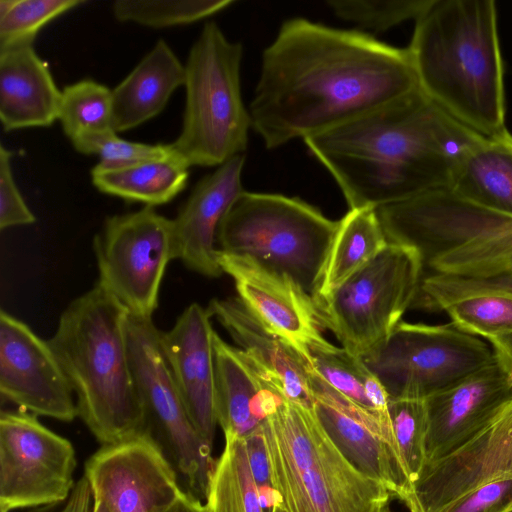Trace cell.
<instances>
[{
  "label": "cell",
  "instance_id": "cell-1",
  "mask_svg": "<svg viewBox=\"0 0 512 512\" xmlns=\"http://www.w3.org/2000/svg\"><path fill=\"white\" fill-rule=\"evenodd\" d=\"M419 89L408 48L296 17L261 59L248 110L267 149L335 129Z\"/></svg>",
  "mask_w": 512,
  "mask_h": 512
},
{
  "label": "cell",
  "instance_id": "cell-2",
  "mask_svg": "<svg viewBox=\"0 0 512 512\" xmlns=\"http://www.w3.org/2000/svg\"><path fill=\"white\" fill-rule=\"evenodd\" d=\"M485 138L419 88L303 141L335 179L349 209H378L450 188L464 158Z\"/></svg>",
  "mask_w": 512,
  "mask_h": 512
},
{
  "label": "cell",
  "instance_id": "cell-3",
  "mask_svg": "<svg viewBox=\"0 0 512 512\" xmlns=\"http://www.w3.org/2000/svg\"><path fill=\"white\" fill-rule=\"evenodd\" d=\"M407 48L430 100L485 137L506 130L495 1L432 0Z\"/></svg>",
  "mask_w": 512,
  "mask_h": 512
},
{
  "label": "cell",
  "instance_id": "cell-4",
  "mask_svg": "<svg viewBox=\"0 0 512 512\" xmlns=\"http://www.w3.org/2000/svg\"><path fill=\"white\" fill-rule=\"evenodd\" d=\"M129 315L96 282L65 308L47 340L73 390L78 416L103 445L146 433L129 357Z\"/></svg>",
  "mask_w": 512,
  "mask_h": 512
},
{
  "label": "cell",
  "instance_id": "cell-5",
  "mask_svg": "<svg viewBox=\"0 0 512 512\" xmlns=\"http://www.w3.org/2000/svg\"><path fill=\"white\" fill-rule=\"evenodd\" d=\"M261 431L283 512H390L391 492L344 455L313 407L284 399Z\"/></svg>",
  "mask_w": 512,
  "mask_h": 512
},
{
  "label": "cell",
  "instance_id": "cell-6",
  "mask_svg": "<svg viewBox=\"0 0 512 512\" xmlns=\"http://www.w3.org/2000/svg\"><path fill=\"white\" fill-rule=\"evenodd\" d=\"M338 221L297 197L243 191L218 229V250L286 276L312 297Z\"/></svg>",
  "mask_w": 512,
  "mask_h": 512
},
{
  "label": "cell",
  "instance_id": "cell-7",
  "mask_svg": "<svg viewBox=\"0 0 512 512\" xmlns=\"http://www.w3.org/2000/svg\"><path fill=\"white\" fill-rule=\"evenodd\" d=\"M243 47L230 41L215 22H207L185 65L186 101L174 152L189 166H220L242 155L251 126L242 100Z\"/></svg>",
  "mask_w": 512,
  "mask_h": 512
},
{
  "label": "cell",
  "instance_id": "cell-8",
  "mask_svg": "<svg viewBox=\"0 0 512 512\" xmlns=\"http://www.w3.org/2000/svg\"><path fill=\"white\" fill-rule=\"evenodd\" d=\"M424 264L412 247L388 243L368 264L315 305L324 328L363 357L382 343L412 307Z\"/></svg>",
  "mask_w": 512,
  "mask_h": 512
},
{
  "label": "cell",
  "instance_id": "cell-9",
  "mask_svg": "<svg viewBox=\"0 0 512 512\" xmlns=\"http://www.w3.org/2000/svg\"><path fill=\"white\" fill-rule=\"evenodd\" d=\"M410 244L431 273L469 279L512 277V216L452 190L425 204Z\"/></svg>",
  "mask_w": 512,
  "mask_h": 512
},
{
  "label": "cell",
  "instance_id": "cell-10",
  "mask_svg": "<svg viewBox=\"0 0 512 512\" xmlns=\"http://www.w3.org/2000/svg\"><path fill=\"white\" fill-rule=\"evenodd\" d=\"M389 399L420 398L453 385L492 363L491 345L448 324L401 321L378 346L361 357Z\"/></svg>",
  "mask_w": 512,
  "mask_h": 512
},
{
  "label": "cell",
  "instance_id": "cell-11",
  "mask_svg": "<svg viewBox=\"0 0 512 512\" xmlns=\"http://www.w3.org/2000/svg\"><path fill=\"white\" fill-rule=\"evenodd\" d=\"M131 367L145 415L146 433L160 445L188 492L205 500L216 460L192 424L160 346L152 318L130 314L126 325Z\"/></svg>",
  "mask_w": 512,
  "mask_h": 512
},
{
  "label": "cell",
  "instance_id": "cell-12",
  "mask_svg": "<svg viewBox=\"0 0 512 512\" xmlns=\"http://www.w3.org/2000/svg\"><path fill=\"white\" fill-rule=\"evenodd\" d=\"M93 248L97 283L130 314L152 318L166 266L174 259L172 219L149 206L107 217Z\"/></svg>",
  "mask_w": 512,
  "mask_h": 512
},
{
  "label": "cell",
  "instance_id": "cell-13",
  "mask_svg": "<svg viewBox=\"0 0 512 512\" xmlns=\"http://www.w3.org/2000/svg\"><path fill=\"white\" fill-rule=\"evenodd\" d=\"M76 454L66 438L27 411L0 414V512L64 502L74 486Z\"/></svg>",
  "mask_w": 512,
  "mask_h": 512
},
{
  "label": "cell",
  "instance_id": "cell-14",
  "mask_svg": "<svg viewBox=\"0 0 512 512\" xmlns=\"http://www.w3.org/2000/svg\"><path fill=\"white\" fill-rule=\"evenodd\" d=\"M93 498L110 512H154L183 491L178 473L149 434L103 445L85 463Z\"/></svg>",
  "mask_w": 512,
  "mask_h": 512
},
{
  "label": "cell",
  "instance_id": "cell-15",
  "mask_svg": "<svg viewBox=\"0 0 512 512\" xmlns=\"http://www.w3.org/2000/svg\"><path fill=\"white\" fill-rule=\"evenodd\" d=\"M2 400L36 416L71 422L78 416L73 390L48 341L5 310L0 312Z\"/></svg>",
  "mask_w": 512,
  "mask_h": 512
},
{
  "label": "cell",
  "instance_id": "cell-16",
  "mask_svg": "<svg viewBox=\"0 0 512 512\" xmlns=\"http://www.w3.org/2000/svg\"><path fill=\"white\" fill-rule=\"evenodd\" d=\"M512 478V398L466 443L425 464L413 512H440L469 491Z\"/></svg>",
  "mask_w": 512,
  "mask_h": 512
},
{
  "label": "cell",
  "instance_id": "cell-17",
  "mask_svg": "<svg viewBox=\"0 0 512 512\" xmlns=\"http://www.w3.org/2000/svg\"><path fill=\"white\" fill-rule=\"evenodd\" d=\"M313 409L344 455L362 472L385 484L412 512L414 486L402 472L388 425L326 386L309 372Z\"/></svg>",
  "mask_w": 512,
  "mask_h": 512
},
{
  "label": "cell",
  "instance_id": "cell-18",
  "mask_svg": "<svg viewBox=\"0 0 512 512\" xmlns=\"http://www.w3.org/2000/svg\"><path fill=\"white\" fill-rule=\"evenodd\" d=\"M217 261L249 312L305 358L310 349L327 341L313 297L291 279L219 250Z\"/></svg>",
  "mask_w": 512,
  "mask_h": 512
},
{
  "label": "cell",
  "instance_id": "cell-19",
  "mask_svg": "<svg viewBox=\"0 0 512 512\" xmlns=\"http://www.w3.org/2000/svg\"><path fill=\"white\" fill-rule=\"evenodd\" d=\"M511 398L512 374L496 357L492 363L426 398V463L466 443Z\"/></svg>",
  "mask_w": 512,
  "mask_h": 512
},
{
  "label": "cell",
  "instance_id": "cell-20",
  "mask_svg": "<svg viewBox=\"0 0 512 512\" xmlns=\"http://www.w3.org/2000/svg\"><path fill=\"white\" fill-rule=\"evenodd\" d=\"M211 318L207 308L190 304L171 329L160 330V346L192 424L213 445L217 420Z\"/></svg>",
  "mask_w": 512,
  "mask_h": 512
},
{
  "label": "cell",
  "instance_id": "cell-21",
  "mask_svg": "<svg viewBox=\"0 0 512 512\" xmlns=\"http://www.w3.org/2000/svg\"><path fill=\"white\" fill-rule=\"evenodd\" d=\"M244 155H237L203 177L172 219L174 259L209 278L223 271L217 261V233L221 221L244 191Z\"/></svg>",
  "mask_w": 512,
  "mask_h": 512
},
{
  "label": "cell",
  "instance_id": "cell-22",
  "mask_svg": "<svg viewBox=\"0 0 512 512\" xmlns=\"http://www.w3.org/2000/svg\"><path fill=\"white\" fill-rule=\"evenodd\" d=\"M207 309L285 399L313 407L307 361L295 347L264 327L238 297L212 299Z\"/></svg>",
  "mask_w": 512,
  "mask_h": 512
},
{
  "label": "cell",
  "instance_id": "cell-23",
  "mask_svg": "<svg viewBox=\"0 0 512 512\" xmlns=\"http://www.w3.org/2000/svg\"><path fill=\"white\" fill-rule=\"evenodd\" d=\"M213 347L217 424L224 434L245 437L285 398L241 349L216 332Z\"/></svg>",
  "mask_w": 512,
  "mask_h": 512
},
{
  "label": "cell",
  "instance_id": "cell-24",
  "mask_svg": "<svg viewBox=\"0 0 512 512\" xmlns=\"http://www.w3.org/2000/svg\"><path fill=\"white\" fill-rule=\"evenodd\" d=\"M61 91L33 45L0 51V120L4 131L58 120Z\"/></svg>",
  "mask_w": 512,
  "mask_h": 512
},
{
  "label": "cell",
  "instance_id": "cell-25",
  "mask_svg": "<svg viewBox=\"0 0 512 512\" xmlns=\"http://www.w3.org/2000/svg\"><path fill=\"white\" fill-rule=\"evenodd\" d=\"M185 65L159 39L133 70L112 89V129L124 132L163 111L173 92L185 84Z\"/></svg>",
  "mask_w": 512,
  "mask_h": 512
},
{
  "label": "cell",
  "instance_id": "cell-26",
  "mask_svg": "<svg viewBox=\"0 0 512 512\" xmlns=\"http://www.w3.org/2000/svg\"><path fill=\"white\" fill-rule=\"evenodd\" d=\"M189 166L174 152L126 165L96 164L93 185L102 193L154 207L170 202L185 187Z\"/></svg>",
  "mask_w": 512,
  "mask_h": 512
},
{
  "label": "cell",
  "instance_id": "cell-27",
  "mask_svg": "<svg viewBox=\"0 0 512 512\" xmlns=\"http://www.w3.org/2000/svg\"><path fill=\"white\" fill-rule=\"evenodd\" d=\"M480 206L512 216V135L486 137L459 166L450 187Z\"/></svg>",
  "mask_w": 512,
  "mask_h": 512
},
{
  "label": "cell",
  "instance_id": "cell-28",
  "mask_svg": "<svg viewBox=\"0 0 512 512\" xmlns=\"http://www.w3.org/2000/svg\"><path fill=\"white\" fill-rule=\"evenodd\" d=\"M388 245L376 209L358 208L338 220L313 300L328 297Z\"/></svg>",
  "mask_w": 512,
  "mask_h": 512
},
{
  "label": "cell",
  "instance_id": "cell-29",
  "mask_svg": "<svg viewBox=\"0 0 512 512\" xmlns=\"http://www.w3.org/2000/svg\"><path fill=\"white\" fill-rule=\"evenodd\" d=\"M308 370L334 392L389 422V396L363 359L326 341L309 350Z\"/></svg>",
  "mask_w": 512,
  "mask_h": 512
},
{
  "label": "cell",
  "instance_id": "cell-30",
  "mask_svg": "<svg viewBox=\"0 0 512 512\" xmlns=\"http://www.w3.org/2000/svg\"><path fill=\"white\" fill-rule=\"evenodd\" d=\"M224 437V449L216 460L207 488V512H265L246 438L233 434Z\"/></svg>",
  "mask_w": 512,
  "mask_h": 512
},
{
  "label": "cell",
  "instance_id": "cell-31",
  "mask_svg": "<svg viewBox=\"0 0 512 512\" xmlns=\"http://www.w3.org/2000/svg\"><path fill=\"white\" fill-rule=\"evenodd\" d=\"M58 120L73 140L112 129V90L92 79L67 85L61 91Z\"/></svg>",
  "mask_w": 512,
  "mask_h": 512
},
{
  "label": "cell",
  "instance_id": "cell-32",
  "mask_svg": "<svg viewBox=\"0 0 512 512\" xmlns=\"http://www.w3.org/2000/svg\"><path fill=\"white\" fill-rule=\"evenodd\" d=\"M233 3V0H117L111 10L119 22L159 29L194 23Z\"/></svg>",
  "mask_w": 512,
  "mask_h": 512
},
{
  "label": "cell",
  "instance_id": "cell-33",
  "mask_svg": "<svg viewBox=\"0 0 512 512\" xmlns=\"http://www.w3.org/2000/svg\"><path fill=\"white\" fill-rule=\"evenodd\" d=\"M459 330L485 340L512 333V295L481 292L441 307Z\"/></svg>",
  "mask_w": 512,
  "mask_h": 512
},
{
  "label": "cell",
  "instance_id": "cell-34",
  "mask_svg": "<svg viewBox=\"0 0 512 512\" xmlns=\"http://www.w3.org/2000/svg\"><path fill=\"white\" fill-rule=\"evenodd\" d=\"M387 412L396 450L414 485L426 463V399H389Z\"/></svg>",
  "mask_w": 512,
  "mask_h": 512
},
{
  "label": "cell",
  "instance_id": "cell-35",
  "mask_svg": "<svg viewBox=\"0 0 512 512\" xmlns=\"http://www.w3.org/2000/svg\"><path fill=\"white\" fill-rule=\"evenodd\" d=\"M83 0H0V51L33 45L49 22Z\"/></svg>",
  "mask_w": 512,
  "mask_h": 512
},
{
  "label": "cell",
  "instance_id": "cell-36",
  "mask_svg": "<svg viewBox=\"0 0 512 512\" xmlns=\"http://www.w3.org/2000/svg\"><path fill=\"white\" fill-rule=\"evenodd\" d=\"M431 1L330 0L327 5L338 18L359 29L382 33L407 20L415 21Z\"/></svg>",
  "mask_w": 512,
  "mask_h": 512
},
{
  "label": "cell",
  "instance_id": "cell-37",
  "mask_svg": "<svg viewBox=\"0 0 512 512\" xmlns=\"http://www.w3.org/2000/svg\"><path fill=\"white\" fill-rule=\"evenodd\" d=\"M481 292L512 295V277L469 279L430 273L423 276L413 307L440 311L442 306L450 302Z\"/></svg>",
  "mask_w": 512,
  "mask_h": 512
},
{
  "label": "cell",
  "instance_id": "cell-38",
  "mask_svg": "<svg viewBox=\"0 0 512 512\" xmlns=\"http://www.w3.org/2000/svg\"><path fill=\"white\" fill-rule=\"evenodd\" d=\"M71 143L79 153L97 155L98 163L109 166L162 158L173 153L171 144L132 142L120 138L114 130L86 134Z\"/></svg>",
  "mask_w": 512,
  "mask_h": 512
},
{
  "label": "cell",
  "instance_id": "cell-39",
  "mask_svg": "<svg viewBox=\"0 0 512 512\" xmlns=\"http://www.w3.org/2000/svg\"><path fill=\"white\" fill-rule=\"evenodd\" d=\"M12 152L0 147V228L29 225L36 221L13 177Z\"/></svg>",
  "mask_w": 512,
  "mask_h": 512
},
{
  "label": "cell",
  "instance_id": "cell-40",
  "mask_svg": "<svg viewBox=\"0 0 512 512\" xmlns=\"http://www.w3.org/2000/svg\"><path fill=\"white\" fill-rule=\"evenodd\" d=\"M512 509V478L483 484L440 512H508Z\"/></svg>",
  "mask_w": 512,
  "mask_h": 512
},
{
  "label": "cell",
  "instance_id": "cell-41",
  "mask_svg": "<svg viewBox=\"0 0 512 512\" xmlns=\"http://www.w3.org/2000/svg\"><path fill=\"white\" fill-rule=\"evenodd\" d=\"M92 509V490L83 476L76 482L71 494L64 502L28 509L25 512H92Z\"/></svg>",
  "mask_w": 512,
  "mask_h": 512
},
{
  "label": "cell",
  "instance_id": "cell-42",
  "mask_svg": "<svg viewBox=\"0 0 512 512\" xmlns=\"http://www.w3.org/2000/svg\"><path fill=\"white\" fill-rule=\"evenodd\" d=\"M154 512H207V509L200 499L183 490L170 504L157 508Z\"/></svg>",
  "mask_w": 512,
  "mask_h": 512
},
{
  "label": "cell",
  "instance_id": "cell-43",
  "mask_svg": "<svg viewBox=\"0 0 512 512\" xmlns=\"http://www.w3.org/2000/svg\"><path fill=\"white\" fill-rule=\"evenodd\" d=\"M486 341L491 345L496 359L512 374V333Z\"/></svg>",
  "mask_w": 512,
  "mask_h": 512
},
{
  "label": "cell",
  "instance_id": "cell-44",
  "mask_svg": "<svg viewBox=\"0 0 512 512\" xmlns=\"http://www.w3.org/2000/svg\"><path fill=\"white\" fill-rule=\"evenodd\" d=\"M92 512H110L107 506L100 499L93 498Z\"/></svg>",
  "mask_w": 512,
  "mask_h": 512
},
{
  "label": "cell",
  "instance_id": "cell-45",
  "mask_svg": "<svg viewBox=\"0 0 512 512\" xmlns=\"http://www.w3.org/2000/svg\"><path fill=\"white\" fill-rule=\"evenodd\" d=\"M271 512H283L281 509H279L278 507L274 506L271 510Z\"/></svg>",
  "mask_w": 512,
  "mask_h": 512
},
{
  "label": "cell",
  "instance_id": "cell-46",
  "mask_svg": "<svg viewBox=\"0 0 512 512\" xmlns=\"http://www.w3.org/2000/svg\"><path fill=\"white\" fill-rule=\"evenodd\" d=\"M508 512H512V509H511V510H509Z\"/></svg>",
  "mask_w": 512,
  "mask_h": 512
}]
</instances>
